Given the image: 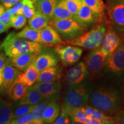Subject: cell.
Here are the masks:
<instances>
[{"label":"cell","mask_w":124,"mask_h":124,"mask_svg":"<svg viewBox=\"0 0 124 124\" xmlns=\"http://www.w3.org/2000/svg\"><path fill=\"white\" fill-rule=\"evenodd\" d=\"M89 102L91 106L105 113L116 112L121 105V94L113 87H100L94 90L92 89Z\"/></svg>","instance_id":"6da1fadb"},{"label":"cell","mask_w":124,"mask_h":124,"mask_svg":"<svg viewBox=\"0 0 124 124\" xmlns=\"http://www.w3.org/2000/svg\"><path fill=\"white\" fill-rule=\"evenodd\" d=\"M71 119L83 124H114L113 117L89 105L79 108H63Z\"/></svg>","instance_id":"7a4b0ae2"},{"label":"cell","mask_w":124,"mask_h":124,"mask_svg":"<svg viewBox=\"0 0 124 124\" xmlns=\"http://www.w3.org/2000/svg\"><path fill=\"white\" fill-rule=\"evenodd\" d=\"M44 45L41 43L17 38L16 34L11 33L4 40L0 48L4 49L6 55L11 58L25 54L40 53L44 48Z\"/></svg>","instance_id":"3957f363"},{"label":"cell","mask_w":124,"mask_h":124,"mask_svg":"<svg viewBox=\"0 0 124 124\" xmlns=\"http://www.w3.org/2000/svg\"><path fill=\"white\" fill-rule=\"evenodd\" d=\"M92 91L86 80L78 85L68 87L63 101V108H79L87 105Z\"/></svg>","instance_id":"277c9868"},{"label":"cell","mask_w":124,"mask_h":124,"mask_svg":"<svg viewBox=\"0 0 124 124\" xmlns=\"http://www.w3.org/2000/svg\"><path fill=\"white\" fill-rule=\"evenodd\" d=\"M106 31L105 25L100 23L86 33H82L74 39L66 41V43L86 49H96L101 44Z\"/></svg>","instance_id":"5b68a950"},{"label":"cell","mask_w":124,"mask_h":124,"mask_svg":"<svg viewBox=\"0 0 124 124\" xmlns=\"http://www.w3.org/2000/svg\"><path fill=\"white\" fill-rule=\"evenodd\" d=\"M105 7L111 27L120 36H124V0H107Z\"/></svg>","instance_id":"8992f818"},{"label":"cell","mask_w":124,"mask_h":124,"mask_svg":"<svg viewBox=\"0 0 124 124\" xmlns=\"http://www.w3.org/2000/svg\"><path fill=\"white\" fill-rule=\"evenodd\" d=\"M62 38L67 41L71 40L82 35L86 28L79 24L74 17L52 20L49 23Z\"/></svg>","instance_id":"52a82bcc"},{"label":"cell","mask_w":124,"mask_h":124,"mask_svg":"<svg viewBox=\"0 0 124 124\" xmlns=\"http://www.w3.org/2000/svg\"><path fill=\"white\" fill-rule=\"evenodd\" d=\"M105 71L118 77L124 72V43H121L110 55L107 58L104 67Z\"/></svg>","instance_id":"ba28073f"},{"label":"cell","mask_w":124,"mask_h":124,"mask_svg":"<svg viewBox=\"0 0 124 124\" xmlns=\"http://www.w3.org/2000/svg\"><path fill=\"white\" fill-rule=\"evenodd\" d=\"M64 44L56 46L54 51L63 64L65 66L75 64L82 56L83 50L79 46Z\"/></svg>","instance_id":"9c48e42d"},{"label":"cell","mask_w":124,"mask_h":124,"mask_svg":"<svg viewBox=\"0 0 124 124\" xmlns=\"http://www.w3.org/2000/svg\"><path fill=\"white\" fill-rule=\"evenodd\" d=\"M89 75L85 63L80 62L68 69L64 75V80L68 86H74L85 82Z\"/></svg>","instance_id":"30bf717a"},{"label":"cell","mask_w":124,"mask_h":124,"mask_svg":"<svg viewBox=\"0 0 124 124\" xmlns=\"http://www.w3.org/2000/svg\"><path fill=\"white\" fill-rule=\"evenodd\" d=\"M108 56L101 50L100 47L94 49L87 56L85 64L89 74L95 75L100 72L104 67Z\"/></svg>","instance_id":"8fae6325"},{"label":"cell","mask_w":124,"mask_h":124,"mask_svg":"<svg viewBox=\"0 0 124 124\" xmlns=\"http://www.w3.org/2000/svg\"><path fill=\"white\" fill-rule=\"evenodd\" d=\"M33 86L39 91L44 100L50 102H56L59 98L61 85L59 80L49 83L36 82Z\"/></svg>","instance_id":"7c38bea8"},{"label":"cell","mask_w":124,"mask_h":124,"mask_svg":"<svg viewBox=\"0 0 124 124\" xmlns=\"http://www.w3.org/2000/svg\"><path fill=\"white\" fill-rule=\"evenodd\" d=\"M121 43V36L109 24L108 28L106 29L100 48L108 57L117 48Z\"/></svg>","instance_id":"4fadbf2b"},{"label":"cell","mask_w":124,"mask_h":124,"mask_svg":"<svg viewBox=\"0 0 124 124\" xmlns=\"http://www.w3.org/2000/svg\"><path fill=\"white\" fill-rule=\"evenodd\" d=\"M59 59L54 51L42 50L37 56L32 64L39 72L58 65Z\"/></svg>","instance_id":"5bb4252c"},{"label":"cell","mask_w":124,"mask_h":124,"mask_svg":"<svg viewBox=\"0 0 124 124\" xmlns=\"http://www.w3.org/2000/svg\"><path fill=\"white\" fill-rule=\"evenodd\" d=\"M21 72L19 70L7 63L2 70V82L0 87V92L4 94H8L9 88Z\"/></svg>","instance_id":"9a60e30c"},{"label":"cell","mask_w":124,"mask_h":124,"mask_svg":"<svg viewBox=\"0 0 124 124\" xmlns=\"http://www.w3.org/2000/svg\"><path fill=\"white\" fill-rule=\"evenodd\" d=\"M40 37L41 43L46 46L65 44L58 32L49 25L40 31Z\"/></svg>","instance_id":"2e32d148"},{"label":"cell","mask_w":124,"mask_h":124,"mask_svg":"<svg viewBox=\"0 0 124 124\" xmlns=\"http://www.w3.org/2000/svg\"><path fill=\"white\" fill-rule=\"evenodd\" d=\"M39 52L22 54L16 56L9 58L8 63L21 71H24L33 63Z\"/></svg>","instance_id":"e0dca14e"},{"label":"cell","mask_w":124,"mask_h":124,"mask_svg":"<svg viewBox=\"0 0 124 124\" xmlns=\"http://www.w3.org/2000/svg\"><path fill=\"white\" fill-rule=\"evenodd\" d=\"M74 18L86 28L96 22L94 14L83 1L81 7Z\"/></svg>","instance_id":"ac0fdd59"},{"label":"cell","mask_w":124,"mask_h":124,"mask_svg":"<svg viewBox=\"0 0 124 124\" xmlns=\"http://www.w3.org/2000/svg\"><path fill=\"white\" fill-rule=\"evenodd\" d=\"M39 74V71L32 64L23 72L20 73L16 81L23 83L28 87L31 86L37 82Z\"/></svg>","instance_id":"d6986e66"},{"label":"cell","mask_w":124,"mask_h":124,"mask_svg":"<svg viewBox=\"0 0 124 124\" xmlns=\"http://www.w3.org/2000/svg\"><path fill=\"white\" fill-rule=\"evenodd\" d=\"M62 69L58 65L48 68L40 72L37 82L49 83L58 81L61 78Z\"/></svg>","instance_id":"ffe728a7"},{"label":"cell","mask_w":124,"mask_h":124,"mask_svg":"<svg viewBox=\"0 0 124 124\" xmlns=\"http://www.w3.org/2000/svg\"><path fill=\"white\" fill-rule=\"evenodd\" d=\"M43 100H44V98L40 94L39 91L36 89L33 85H32L28 87L27 94L20 100L19 105H35L39 103Z\"/></svg>","instance_id":"44dd1931"},{"label":"cell","mask_w":124,"mask_h":124,"mask_svg":"<svg viewBox=\"0 0 124 124\" xmlns=\"http://www.w3.org/2000/svg\"><path fill=\"white\" fill-rule=\"evenodd\" d=\"M57 2L58 0H41L34 4L36 10L46 16L51 21L53 18L54 10Z\"/></svg>","instance_id":"7402d4cb"},{"label":"cell","mask_w":124,"mask_h":124,"mask_svg":"<svg viewBox=\"0 0 124 124\" xmlns=\"http://www.w3.org/2000/svg\"><path fill=\"white\" fill-rule=\"evenodd\" d=\"M60 107L56 102H50L45 108L43 114V120L45 123H52L59 116Z\"/></svg>","instance_id":"603a6c76"},{"label":"cell","mask_w":124,"mask_h":124,"mask_svg":"<svg viewBox=\"0 0 124 124\" xmlns=\"http://www.w3.org/2000/svg\"><path fill=\"white\" fill-rule=\"evenodd\" d=\"M50 21L46 16L36 10L35 15L29 19L28 26L32 29L41 31L46 26L48 25Z\"/></svg>","instance_id":"cb8c5ba5"},{"label":"cell","mask_w":124,"mask_h":124,"mask_svg":"<svg viewBox=\"0 0 124 124\" xmlns=\"http://www.w3.org/2000/svg\"><path fill=\"white\" fill-rule=\"evenodd\" d=\"M83 1L91 9L95 16L96 21L102 23L105 9V4H101L97 0H83Z\"/></svg>","instance_id":"d4e9b609"},{"label":"cell","mask_w":124,"mask_h":124,"mask_svg":"<svg viewBox=\"0 0 124 124\" xmlns=\"http://www.w3.org/2000/svg\"><path fill=\"white\" fill-rule=\"evenodd\" d=\"M28 87L23 83L16 81L8 90V94L12 100L18 101L23 98L27 94Z\"/></svg>","instance_id":"484cf974"},{"label":"cell","mask_w":124,"mask_h":124,"mask_svg":"<svg viewBox=\"0 0 124 124\" xmlns=\"http://www.w3.org/2000/svg\"><path fill=\"white\" fill-rule=\"evenodd\" d=\"M73 17L67 8L65 0H58L53 12L52 20L66 19Z\"/></svg>","instance_id":"4316f807"},{"label":"cell","mask_w":124,"mask_h":124,"mask_svg":"<svg viewBox=\"0 0 124 124\" xmlns=\"http://www.w3.org/2000/svg\"><path fill=\"white\" fill-rule=\"evenodd\" d=\"M40 34V31L32 29L29 26H26L22 31L16 34V36L28 41L41 43Z\"/></svg>","instance_id":"83f0119b"},{"label":"cell","mask_w":124,"mask_h":124,"mask_svg":"<svg viewBox=\"0 0 124 124\" xmlns=\"http://www.w3.org/2000/svg\"><path fill=\"white\" fill-rule=\"evenodd\" d=\"M13 116V107L11 103L5 102L0 105V122H10Z\"/></svg>","instance_id":"f1b7e54d"},{"label":"cell","mask_w":124,"mask_h":124,"mask_svg":"<svg viewBox=\"0 0 124 124\" xmlns=\"http://www.w3.org/2000/svg\"><path fill=\"white\" fill-rule=\"evenodd\" d=\"M50 101L48 100H43V101L40 102L38 104L35 105L32 110V113L33 116V120L43 121V114L44 112L45 108L49 104Z\"/></svg>","instance_id":"f546056e"},{"label":"cell","mask_w":124,"mask_h":124,"mask_svg":"<svg viewBox=\"0 0 124 124\" xmlns=\"http://www.w3.org/2000/svg\"><path fill=\"white\" fill-rule=\"evenodd\" d=\"M23 15L28 19L32 17L35 14V4L31 0H23Z\"/></svg>","instance_id":"4dcf8cb0"},{"label":"cell","mask_w":124,"mask_h":124,"mask_svg":"<svg viewBox=\"0 0 124 124\" xmlns=\"http://www.w3.org/2000/svg\"><path fill=\"white\" fill-rule=\"evenodd\" d=\"M27 22V18L23 14L18 15H13L11 20V27L16 29L22 28L25 25Z\"/></svg>","instance_id":"1f68e13d"},{"label":"cell","mask_w":124,"mask_h":124,"mask_svg":"<svg viewBox=\"0 0 124 124\" xmlns=\"http://www.w3.org/2000/svg\"><path fill=\"white\" fill-rule=\"evenodd\" d=\"M83 0H65L68 10L73 17L80 9Z\"/></svg>","instance_id":"d6a6232c"},{"label":"cell","mask_w":124,"mask_h":124,"mask_svg":"<svg viewBox=\"0 0 124 124\" xmlns=\"http://www.w3.org/2000/svg\"><path fill=\"white\" fill-rule=\"evenodd\" d=\"M35 105H23L18 107L15 111H13V119L17 118L20 116L24 115L27 113L32 112V110L34 108Z\"/></svg>","instance_id":"836d02e7"},{"label":"cell","mask_w":124,"mask_h":124,"mask_svg":"<svg viewBox=\"0 0 124 124\" xmlns=\"http://www.w3.org/2000/svg\"><path fill=\"white\" fill-rule=\"evenodd\" d=\"M33 120V114L32 113H29L20 117L12 119L10 124H25Z\"/></svg>","instance_id":"e575fe53"},{"label":"cell","mask_w":124,"mask_h":124,"mask_svg":"<svg viewBox=\"0 0 124 124\" xmlns=\"http://www.w3.org/2000/svg\"><path fill=\"white\" fill-rule=\"evenodd\" d=\"M54 122L55 124H71L72 119L70 116L62 108L61 113L56 119Z\"/></svg>","instance_id":"d590c367"},{"label":"cell","mask_w":124,"mask_h":124,"mask_svg":"<svg viewBox=\"0 0 124 124\" xmlns=\"http://www.w3.org/2000/svg\"><path fill=\"white\" fill-rule=\"evenodd\" d=\"M13 15L10 13L9 8L5 9L4 12L0 16V21L7 25L10 26L11 27V20Z\"/></svg>","instance_id":"8d00e7d4"},{"label":"cell","mask_w":124,"mask_h":124,"mask_svg":"<svg viewBox=\"0 0 124 124\" xmlns=\"http://www.w3.org/2000/svg\"><path fill=\"white\" fill-rule=\"evenodd\" d=\"M23 7V0L18 2L11 8H9V10L12 15H18L23 14L22 12Z\"/></svg>","instance_id":"74e56055"},{"label":"cell","mask_w":124,"mask_h":124,"mask_svg":"<svg viewBox=\"0 0 124 124\" xmlns=\"http://www.w3.org/2000/svg\"><path fill=\"white\" fill-rule=\"evenodd\" d=\"M113 118L114 124H124V109L117 111Z\"/></svg>","instance_id":"f35d334b"},{"label":"cell","mask_w":124,"mask_h":124,"mask_svg":"<svg viewBox=\"0 0 124 124\" xmlns=\"http://www.w3.org/2000/svg\"><path fill=\"white\" fill-rule=\"evenodd\" d=\"M21 0H0V4L7 8H11Z\"/></svg>","instance_id":"ab89813d"},{"label":"cell","mask_w":124,"mask_h":124,"mask_svg":"<svg viewBox=\"0 0 124 124\" xmlns=\"http://www.w3.org/2000/svg\"><path fill=\"white\" fill-rule=\"evenodd\" d=\"M8 58L3 53H0V71H2L4 67L8 63Z\"/></svg>","instance_id":"60d3db41"},{"label":"cell","mask_w":124,"mask_h":124,"mask_svg":"<svg viewBox=\"0 0 124 124\" xmlns=\"http://www.w3.org/2000/svg\"><path fill=\"white\" fill-rule=\"evenodd\" d=\"M9 28H10V26L7 25L3 24L0 21V34L3 33V32L7 31Z\"/></svg>","instance_id":"b9f144b4"},{"label":"cell","mask_w":124,"mask_h":124,"mask_svg":"<svg viewBox=\"0 0 124 124\" xmlns=\"http://www.w3.org/2000/svg\"><path fill=\"white\" fill-rule=\"evenodd\" d=\"M44 121H39V120H33L31 121H29L27 123L25 124H44Z\"/></svg>","instance_id":"7bdbcfd3"},{"label":"cell","mask_w":124,"mask_h":124,"mask_svg":"<svg viewBox=\"0 0 124 124\" xmlns=\"http://www.w3.org/2000/svg\"><path fill=\"white\" fill-rule=\"evenodd\" d=\"M5 10V8L2 5H0V16H1V14L2 13V12H4V10Z\"/></svg>","instance_id":"ee69618b"},{"label":"cell","mask_w":124,"mask_h":124,"mask_svg":"<svg viewBox=\"0 0 124 124\" xmlns=\"http://www.w3.org/2000/svg\"><path fill=\"white\" fill-rule=\"evenodd\" d=\"M2 82V71H0V86Z\"/></svg>","instance_id":"f6af8a7d"},{"label":"cell","mask_w":124,"mask_h":124,"mask_svg":"<svg viewBox=\"0 0 124 124\" xmlns=\"http://www.w3.org/2000/svg\"><path fill=\"white\" fill-rule=\"evenodd\" d=\"M71 124H83L80 123V122H79L77 121H75L72 120V123H71Z\"/></svg>","instance_id":"bcb514c9"},{"label":"cell","mask_w":124,"mask_h":124,"mask_svg":"<svg viewBox=\"0 0 124 124\" xmlns=\"http://www.w3.org/2000/svg\"><path fill=\"white\" fill-rule=\"evenodd\" d=\"M10 122H0V124H10Z\"/></svg>","instance_id":"7dc6e473"},{"label":"cell","mask_w":124,"mask_h":124,"mask_svg":"<svg viewBox=\"0 0 124 124\" xmlns=\"http://www.w3.org/2000/svg\"><path fill=\"white\" fill-rule=\"evenodd\" d=\"M97 1H98V2H100V3H101V4H104V3H103V1H102V0H97Z\"/></svg>","instance_id":"c3c4849f"},{"label":"cell","mask_w":124,"mask_h":124,"mask_svg":"<svg viewBox=\"0 0 124 124\" xmlns=\"http://www.w3.org/2000/svg\"><path fill=\"white\" fill-rule=\"evenodd\" d=\"M122 82H123V83L124 85V72L123 75H122Z\"/></svg>","instance_id":"681fc988"},{"label":"cell","mask_w":124,"mask_h":124,"mask_svg":"<svg viewBox=\"0 0 124 124\" xmlns=\"http://www.w3.org/2000/svg\"><path fill=\"white\" fill-rule=\"evenodd\" d=\"M31 1H32V2H33L34 4H35V1H36V0H31Z\"/></svg>","instance_id":"f907efd6"},{"label":"cell","mask_w":124,"mask_h":124,"mask_svg":"<svg viewBox=\"0 0 124 124\" xmlns=\"http://www.w3.org/2000/svg\"><path fill=\"white\" fill-rule=\"evenodd\" d=\"M41 1V0H36L35 2H38V1Z\"/></svg>","instance_id":"816d5d0a"},{"label":"cell","mask_w":124,"mask_h":124,"mask_svg":"<svg viewBox=\"0 0 124 124\" xmlns=\"http://www.w3.org/2000/svg\"><path fill=\"white\" fill-rule=\"evenodd\" d=\"M49 124H50V123H49Z\"/></svg>","instance_id":"f5cc1de1"},{"label":"cell","mask_w":124,"mask_h":124,"mask_svg":"<svg viewBox=\"0 0 124 124\" xmlns=\"http://www.w3.org/2000/svg\"></svg>","instance_id":"db71d44e"}]
</instances>
